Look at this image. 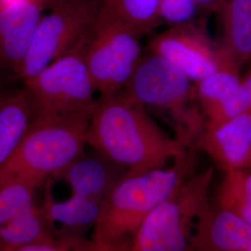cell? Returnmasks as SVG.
Returning <instances> with one entry per match:
<instances>
[{"label": "cell", "instance_id": "cell-22", "mask_svg": "<svg viewBox=\"0 0 251 251\" xmlns=\"http://www.w3.org/2000/svg\"><path fill=\"white\" fill-rule=\"evenodd\" d=\"M198 8L196 0H160V19L171 25L185 24L194 18Z\"/></svg>", "mask_w": 251, "mask_h": 251}, {"label": "cell", "instance_id": "cell-28", "mask_svg": "<svg viewBox=\"0 0 251 251\" xmlns=\"http://www.w3.org/2000/svg\"><path fill=\"white\" fill-rule=\"evenodd\" d=\"M1 65H2V63H1V62H0V66H1Z\"/></svg>", "mask_w": 251, "mask_h": 251}, {"label": "cell", "instance_id": "cell-6", "mask_svg": "<svg viewBox=\"0 0 251 251\" xmlns=\"http://www.w3.org/2000/svg\"><path fill=\"white\" fill-rule=\"evenodd\" d=\"M90 34L34 77L24 81L33 102L34 117H90L97 102V90L85 60Z\"/></svg>", "mask_w": 251, "mask_h": 251}, {"label": "cell", "instance_id": "cell-11", "mask_svg": "<svg viewBox=\"0 0 251 251\" xmlns=\"http://www.w3.org/2000/svg\"><path fill=\"white\" fill-rule=\"evenodd\" d=\"M234 63H227L196 82V99L202 105L205 125H216L251 110L249 92Z\"/></svg>", "mask_w": 251, "mask_h": 251}, {"label": "cell", "instance_id": "cell-21", "mask_svg": "<svg viewBox=\"0 0 251 251\" xmlns=\"http://www.w3.org/2000/svg\"><path fill=\"white\" fill-rule=\"evenodd\" d=\"M9 251H105L85 234L51 235L43 240Z\"/></svg>", "mask_w": 251, "mask_h": 251}, {"label": "cell", "instance_id": "cell-4", "mask_svg": "<svg viewBox=\"0 0 251 251\" xmlns=\"http://www.w3.org/2000/svg\"><path fill=\"white\" fill-rule=\"evenodd\" d=\"M192 80L171 62L148 51L142 55L121 92L139 106L167 113L176 129V139L192 148L205 126V117L193 104Z\"/></svg>", "mask_w": 251, "mask_h": 251}, {"label": "cell", "instance_id": "cell-26", "mask_svg": "<svg viewBox=\"0 0 251 251\" xmlns=\"http://www.w3.org/2000/svg\"><path fill=\"white\" fill-rule=\"evenodd\" d=\"M44 2H45L46 6H47V9H48V8H50L51 6L53 0H44Z\"/></svg>", "mask_w": 251, "mask_h": 251}, {"label": "cell", "instance_id": "cell-17", "mask_svg": "<svg viewBox=\"0 0 251 251\" xmlns=\"http://www.w3.org/2000/svg\"><path fill=\"white\" fill-rule=\"evenodd\" d=\"M33 118V102L25 87L0 92V171L11 157Z\"/></svg>", "mask_w": 251, "mask_h": 251}, {"label": "cell", "instance_id": "cell-23", "mask_svg": "<svg viewBox=\"0 0 251 251\" xmlns=\"http://www.w3.org/2000/svg\"><path fill=\"white\" fill-rule=\"evenodd\" d=\"M199 6L205 7H211V8H218L223 0H196Z\"/></svg>", "mask_w": 251, "mask_h": 251}, {"label": "cell", "instance_id": "cell-20", "mask_svg": "<svg viewBox=\"0 0 251 251\" xmlns=\"http://www.w3.org/2000/svg\"><path fill=\"white\" fill-rule=\"evenodd\" d=\"M215 203L251 225V169L225 171Z\"/></svg>", "mask_w": 251, "mask_h": 251}, {"label": "cell", "instance_id": "cell-2", "mask_svg": "<svg viewBox=\"0 0 251 251\" xmlns=\"http://www.w3.org/2000/svg\"><path fill=\"white\" fill-rule=\"evenodd\" d=\"M185 152L165 167L124 174L104 198L91 238L105 251H127L145 218L194 174Z\"/></svg>", "mask_w": 251, "mask_h": 251}, {"label": "cell", "instance_id": "cell-10", "mask_svg": "<svg viewBox=\"0 0 251 251\" xmlns=\"http://www.w3.org/2000/svg\"><path fill=\"white\" fill-rule=\"evenodd\" d=\"M37 189L20 178L0 182V251H12L52 235L36 203Z\"/></svg>", "mask_w": 251, "mask_h": 251}, {"label": "cell", "instance_id": "cell-7", "mask_svg": "<svg viewBox=\"0 0 251 251\" xmlns=\"http://www.w3.org/2000/svg\"><path fill=\"white\" fill-rule=\"evenodd\" d=\"M142 55L140 36L117 16L100 8L85 60L100 96L123 90Z\"/></svg>", "mask_w": 251, "mask_h": 251}, {"label": "cell", "instance_id": "cell-24", "mask_svg": "<svg viewBox=\"0 0 251 251\" xmlns=\"http://www.w3.org/2000/svg\"><path fill=\"white\" fill-rule=\"evenodd\" d=\"M243 81H244V84H245V86H246V88H247V90H248V92H249L250 100H251V69H250V71H249V73H248V75H246V77H245V78H243Z\"/></svg>", "mask_w": 251, "mask_h": 251}, {"label": "cell", "instance_id": "cell-16", "mask_svg": "<svg viewBox=\"0 0 251 251\" xmlns=\"http://www.w3.org/2000/svg\"><path fill=\"white\" fill-rule=\"evenodd\" d=\"M102 203L71 195L63 201H55L46 190L40 209L49 231L52 235L84 234L93 228Z\"/></svg>", "mask_w": 251, "mask_h": 251}, {"label": "cell", "instance_id": "cell-29", "mask_svg": "<svg viewBox=\"0 0 251 251\" xmlns=\"http://www.w3.org/2000/svg\"></svg>", "mask_w": 251, "mask_h": 251}, {"label": "cell", "instance_id": "cell-25", "mask_svg": "<svg viewBox=\"0 0 251 251\" xmlns=\"http://www.w3.org/2000/svg\"><path fill=\"white\" fill-rule=\"evenodd\" d=\"M21 1H25V0H0V7L6 6V5H9V4H13V3H17V2H21ZM42 1L44 2V0H42ZM44 3H45V2H44ZM46 7H47V6H46Z\"/></svg>", "mask_w": 251, "mask_h": 251}, {"label": "cell", "instance_id": "cell-27", "mask_svg": "<svg viewBox=\"0 0 251 251\" xmlns=\"http://www.w3.org/2000/svg\"><path fill=\"white\" fill-rule=\"evenodd\" d=\"M59 1H62V0H53V2H52V4H51V6H52L53 4H55L56 2H59ZM51 6H50V7H51Z\"/></svg>", "mask_w": 251, "mask_h": 251}, {"label": "cell", "instance_id": "cell-9", "mask_svg": "<svg viewBox=\"0 0 251 251\" xmlns=\"http://www.w3.org/2000/svg\"><path fill=\"white\" fill-rule=\"evenodd\" d=\"M148 51L165 58L195 82L215 72L225 63H233L222 48L216 49L212 45L204 25L192 21L172 25L153 36Z\"/></svg>", "mask_w": 251, "mask_h": 251}, {"label": "cell", "instance_id": "cell-12", "mask_svg": "<svg viewBox=\"0 0 251 251\" xmlns=\"http://www.w3.org/2000/svg\"><path fill=\"white\" fill-rule=\"evenodd\" d=\"M193 148L225 171L251 169V110L216 125H205Z\"/></svg>", "mask_w": 251, "mask_h": 251}, {"label": "cell", "instance_id": "cell-8", "mask_svg": "<svg viewBox=\"0 0 251 251\" xmlns=\"http://www.w3.org/2000/svg\"><path fill=\"white\" fill-rule=\"evenodd\" d=\"M101 0H62L43 15L18 75L23 81L34 77L46 66L90 35Z\"/></svg>", "mask_w": 251, "mask_h": 251}, {"label": "cell", "instance_id": "cell-14", "mask_svg": "<svg viewBox=\"0 0 251 251\" xmlns=\"http://www.w3.org/2000/svg\"><path fill=\"white\" fill-rule=\"evenodd\" d=\"M192 251H251V225L209 201L197 222Z\"/></svg>", "mask_w": 251, "mask_h": 251}, {"label": "cell", "instance_id": "cell-1", "mask_svg": "<svg viewBox=\"0 0 251 251\" xmlns=\"http://www.w3.org/2000/svg\"><path fill=\"white\" fill-rule=\"evenodd\" d=\"M87 142L126 174L165 167L188 151L121 91L97 100L89 120Z\"/></svg>", "mask_w": 251, "mask_h": 251}, {"label": "cell", "instance_id": "cell-3", "mask_svg": "<svg viewBox=\"0 0 251 251\" xmlns=\"http://www.w3.org/2000/svg\"><path fill=\"white\" fill-rule=\"evenodd\" d=\"M90 117H34L6 166L0 182L12 178L27 179L41 187L86 151Z\"/></svg>", "mask_w": 251, "mask_h": 251}, {"label": "cell", "instance_id": "cell-13", "mask_svg": "<svg viewBox=\"0 0 251 251\" xmlns=\"http://www.w3.org/2000/svg\"><path fill=\"white\" fill-rule=\"evenodd\" d=\"M46 9L42 0H25L0 7V62L16 75Z\"/></svg>", "mask_w": 251, "mask_h": 251}, {"label": "cell", "instance_id": "cell-18", "mask_svg": "<svg viewBox=\"0 0 251 251\" xmlns=\"http://www.w3.org/2000/svg\"><path fill=\"white\" fill-rule=\"evenodd\" d=\"M225 41L221 47L239 69L251 63V0H223Z\"/></svg>", "mask_w": 251, "mask_h": 251}, {"label": "cell", "instance_id": "cell-15", "mask_svg": "<svg viewBox=\"0 0 251 251\" xmlns=\"http://www.w3.org/2000/svg\"><path fill=\"white\" fill-rule=\"evenodd\" d=\"M125 171L100 152H83L55 178L62 179L69 185L71 195L103 202L111 189Z\"/></svg>", "mask_w": 251, "mask_h": 251}, {"label": "cell", "instance_id": "cell-19", "mask_svg": "<svg viewBox=\"0 0 251 251\" xmlns=\"http://www.w3.org/2000/svg\"><path fill=\"white\" fill-rule=\"evenodd\" d=\"M160 0H101L100 8L117 16L138 36L151 33L162 23Z\"/></svg>", "mask_w": 251, "mask_h": 251}, {"label": "cell", "instance_id": "cell-5", "mask_svg": "<svg viewBox=\"0 0 251 251\" xmlns=\"http://www.w3.org/2000/svg\"><path fill=\"white\" fill-rule=\"evenodd\" d=\"M213 170L193 174L145 218L127 251H192L198 218L209 203Z\"/></svg>", "mask_w": 251, "mask_h": 251}]
</instances>
